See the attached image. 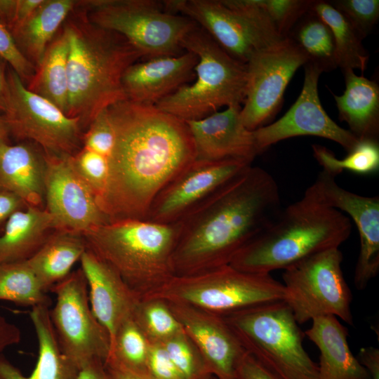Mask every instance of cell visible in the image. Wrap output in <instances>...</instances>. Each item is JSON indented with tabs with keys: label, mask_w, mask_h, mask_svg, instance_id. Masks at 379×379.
I'll use <instances>...</instances> for the list:
<instances>
[{
	"label": "cell",
	"mask_w": 379,
	"mask_h": 379,
	"mask_svg": "<svg viewBox=\"0 0 379 379\" xmlns=\"http://www.w3.org/2000/svg\"><path fill=\"white\" fill-rule=\"evenodd\" d=\"M115 142L98 204L109 222L145 220L162 188L196 159L186 121L128 99L107 107Z\"/></svg>",
	"instance_id": "obj_1"
},
{
	"label": "cell",
	"mask_w": 379,
	"mask_h": 379,
	"mask_svg": "<svg viewBox=\"0 0 379 379\" xmlns=\"http://www.w3.org/2000/svg\"><path fill=\"white\" fill-rule=\"evenodd\" d=\"M280 206L275 179L265 169L248 166L180 222L175 275L230 265L277 217Z\"/></svg>",
	"instance_id": "obj_2"
},
{
	"label": "cell",
	"mask_w": 379,
	"mask_h": 379,
	"mask_svg": "<svg viewBox=\"0 0 379 379\" xmlns=\"http://www.w3.org/2000/svg\"><path fill=\"white\" fill-rule=\"evenodd\" d=\"M350 219L323 203L309 187L295 202L241 248L230 265L239 270L270 274L313 254L338 248L350 235Z\"/></svg>",
	"instance_id": "obj_3"
},
{
	"label": "cell",
	"mask_w": 379,
	"mask_h": 379,
	"mask_svg": "<svg viewBox=\"0 0 379 379\" xmlns=\"http://www.w3.org/2000/svg\"><path fill=\"white\" fill-rule=\"evenodd\" d=\"M64 29L69 39L66 115L90 124L100 112L126 99L123 74L142 55L124 36L93 24L84 13Z\"/></svg>",
	"instance_id": "obj_4"
},
{
	"label": "cell",
	"mask_w": 379,
	"mask_h": 379,
	"mask_svg": "<svg viewBox=\"0 0 379 379\" xmlns=\"http://www.w3.org/2000/svg\"><path fill=\"white\" fill-rule=\"evenodd\" d=\"M180 223L123 219L81 234L87 248L112 267L140 297L175 276L173 255Z\"/></svg>",
	"instance_id": "obj_5"
},
{
	"label": "cell",
	"mask_w": 379,
	"mask_h": 379,
	"mask_svg": "<svg viewBox=\"0 0 379 379\" xmlns=\"http://www.w3.org/2000/svg\"><path fill=\"white\" fill-rule=\"evenodd\" d=\"M181 47L194 53L196 79L159 101L155 107L185 121L207 117L222 107L244 103L246 65L233 58L197 25Z\"/></svg>",
	"instance_id": "obj_6"
},
{
	"label": "cell",
	"mask_w": 379,
	"mask_h": 379,
	"mask_svg": "<svg viewBox=\"0 0 379 379\" xmlns=\"http://www.w3.org/2000/svg\"><path fill=\"white\" fill-rule=\"evenodd\" d=\"M222 317L245 350L281 379H319L318 365L305 350L303 333L284 300Z\"/></svg>",
	"instance_id": "obj_7"
},
{
	"label": "cell",
	"mask_w": 379,
	"mask_h": 379,
	"mask_svg": "<svg viewBox=\"0 0 379 379\" xmlns=\"http://www.w3.org/2000/svg\"><path fill=\"white\" fill-rule=\"evenodd\" d=\"M140 298L183 303L224 316L282 301L284 288L270 274L244 272L226 265L197 274L175 275Z\"/></svg>",
	"instance_id": "obj_8"
},
{
	"label": "cell",
	"mask_w": 379,
	"mask_h": 379,
	"mask_svg": "<svg viewBox=\"0 0 379 379\" xmlns=\"http://www.w3.org/2000/svg\"><path fill=\"white\" fill-rule=\"evenodd\" d=\"M93 24L124 36L147 59L182 53L181 42L197 24L155 0L79 1Z\"/></svg>",
	"instance_id": "obj_9"
},
{
	"label": "cell",
	"mask_w": 379,
	"mask_h": 379,
	"mask_svg": "<svg viewBox=\"0 0 379 379\" xmlns=\"http://www.w3.org/2000/svg\"><path fill=\"white\" fill-rule=\"evenodd\" d=\"M343 259L339 248H331L284 270V301L298 324L333 316L353 326L352 293L342 271Z\"/></svg>",
	"instance_id": "obj_10"
},
{
	"label": "cell",
	"mask_w": 379,
	"mask_h": 379,
	"mask_svg": "<svg viewBox=\"0 0 379 379\" xmlns=\"http://www.w3.org/2000/svg\"><path fill=\"white\" fill-rule=\"evenodd\" d=\"M56 301L50 317L62 352L79 368L89 360L107 359L110 338L91 308L86 278L80 269L50 291Z\"/></svg>",
	"instance_id": "obj_11"
},
{
	"label": "cell",
	"mask_w": 379,
	"mask_h": 379,
	"mask_svg": "<svg viewBox=\"0 0 379 379\" xmlns=\"http://www.w3.org/2000/svg\"><path fill=\"white\" fill-rule=\"evenodd\" d=\"M7 79L9 99L4 116L10 133L34 141L51 157L72 156L80 142V119L68 117L46 99L31 92L10 67Z\"/></svg>",
	"instance_id": "obj_12"
},
{
	"label": "cell",
	"mask_w": 379,
	"mask_h": 379,
	"mask_svg": "<svg viewBox=\"0 0 379 379\" xmlns=\"http://www.w3.org/2000/svg\"><path fill=\"white\" fill-rule=\"evenodd\" d=\"M307 57L288 37L255 53L246 65V86L240 117L244 126L255 131L278 112L284 91Z\"/></svg>",
	"instance_id": "obj_13"
},
{
	"label": "cell",
	"mask_w": 379,
	"mask_h": 379,
	"mask_svg": "<svg viewBox=\"0 0 379 379\" xmlns=\"http://www.w3.org/2000/svg\"><path fill=\"white\" fill-rule=\"evenodd\" d=\"M166 11L180 13L205 30L230 55L246 64L257 51L284 39L222 0H168Z\"/></svg>",
	"instance_id": "obj_14"
},
{
	"label": "cell",
	"mask_w": 379,
	"mask_h": 379,
	"mask_svg": "<svg viewBox=\"0 0 379 379\" xmlns=\"http://www.w3.org/2000/svg\"><path fill=\"white\" fill-rule=\"evenodd\" d=\"M251 165L236 160L195 159L157 194L145 220L161 224L181 222Z\"/></svg>",
	"instance_id": "obj_15"
},
{
	"label": "cell",
	"mask_w": 379,
	"mask_h": 379,
	"mask_svg": "<svg viewBox=\"0 0 379 379\" xmlns=\"http://www.w3.org/2000/svg\"><path fill=\"white\" fill-rule=\"evenodd\" d=\"M302 91L294 104L277 121L253 131L259 152L285 139L313 135L333 140L349 152L359 139L349 130L338 126L323 108L318 93L321 72L307 62Z\"/></svg>",
	"instance_id": "obj_16"
},
{
	"label": "cell",
	"mask_w": 379,
	"mask_h": 379,
	"mask_svg": "<svg viewBox=\"0 0 379 379\" xmlns=\"http://www.w3.org/2000/svg\"><path fill=\"white\" fill-rule=\"evenodd\" d=\"M46 211L60 230L84 233L107 223L97 198L76 172L72 156L46 158Z\"/></svg>",
	"instance_id": "obj_17"
},
{
	"label": "cell",
	"mask_w": 379,
	"mask_h": 379,
	"mask_svg": "<svg viewBox=\"0 0 379 379\" xmlns=\"http://www.w3.org/2000/svg\"><path fill=\"white\" fill-rule=\"evenodd\" d=\"M310 187L323 203L345 212L354 221L360 248L354 282L358 290L364 289L379 271L378 196L366 197L348 191L336 183L335 177L323 171Z\"/></svg>",
	"instance_id": "obj_18"
},
{
	"label": "cell",
	"mask_w": 379,
	"mask_h": 379,
	"mask_svg": "<svg viewBox=\"0 0 379 379\" xmlns=\"http://www.w3.org/2000/svg\"><path fill=\"white\" fill-rule=\"evenodd\" d=\"M167 303L210 373L215 379H237V367L246 350L224 318L186 304Z\"/></svg>",
	"instance_id": "obj_19"
},
{
	"label": "cell",
	"mask_w": 379,
	"mask_h": 379,
	"mask_svg": "<svg viewBox=\"0 0 379 379\" xmlns=\"http://www.w3.org/2000/svg\"><path fill=\"white\" fill-rule=\"evenodd\" d=\"M240 105L226 107L197 120L186 121L194 142L196 159L236 160L252 164L260 154L252 131L243 124Z\"/></svg>",
	"instance_id": "obj_20"
},
{
	"label": "cell",
	"mask_w": 379,
	"mask_h": 379,
	"mask_svg": "<svg viewBox=\"0 0 379 379\" xmlns=\"http://www.w3.org/2000/svg\"><path fill=\"white\" fill-rule=\"evenodd\" d=\"M80 262L91 308L107 331L111 343L120 325L133 316L140 297L112 267L88 248Z\"/></svg>",
	"instance_id": "obj_21"
},
{
	"label": "cell",
	"mask_w": 379,
	"mask_h": 379,
	"mask_svg": "<svg viewBox=\"0 0 379 379\" xmlns=\"http://www.w3.org/2000/svg\"><path fill=\"white\" fill-rule=\"evenodd\" d=\"M198 58L190 51L161 56L131 65L121 84L126 99L150 106L186 84L192 76Z\"/></svg>",
	"instance_id": "obj_22"
},
{
	"label": "cell",
	"mask_w": 379,
	"mask_h": 379,
	"mask_svg": "<svg viewBox=\"0 0 379 379\" xmlns=\"http://www.w3.org/2000/svg\"><path fill=\"white\" fill-rule=\"evenodd\" d=\"M305 332L319 351V379H370L349 346L348 332L338 318H314Z\"/></svg>",
	"instance_id": "obj_23"
},
{
	"label": "cell",
	"mask_w": 379,
	"mask_h": 379,
	"mask_svg": "<svg viewBox=\"0 0 379 379\" xmlns=\"http://www.w3.org/2000/svg\"><path fill=\"white\" fill-rule=\"evenodd\" d=\"M38 341V359L32 373L25 375L0 354V379H77L79 368L61 350L50 317L49 305L29 312Z\"/></svg>",
	"instance_id": "obj_24"
},
{
	"label": "cell",
	"mask_w": 379,
	"mask_h": 379,
	"mask_svg": "<svg viewBox=\"0 0 379 379\" xmlns=\"http://www.w3.org/2000/svg\"><path fill=\"white\" fill-rule=\"evenodd\" d=\"M46 158L25 144L0 147V185L29 206L45 199Z\"/></svg>",
	"instance_id": "obj_25"
},
{
	"label": "cell",
	"mask_w": 379,
	"mask_h": 379,
	"mask_svg": "<svg viewBox=\"0 0 379 379\" xmlns=\"http://www.w3.org/2000/svg\"><path fill=\"white\" fill-rule=\"evenodd\" d=\"M345 90L333 95L339 119L359 140H378L379 133V86L377 82L358 76L352 69L343 72Z\"/></svg>",
	"instance_id": "obj_26"
},
{
	"label": "cell",
	"mask_w": 379,
	"mask_h": 379,
	"mask_svg": "<svg viewBox=\"0 0 379 379\" xmlns=\"http://www.w3.org/2000/svg\"><path fill=\"white\" fill-rule=\"evenodd\" d=\"M53 228V218L46 209L29 206L25 211L14 212L0 236V264L28 260L46 241Z\"/></svg>",
	"instance_id": "obj_27"
},
{
	"label": "cell",
	"mask_w": 379,
	"mask_h": 379,
	"mask_svg": "<svg viewBox=\"0 0 379 379\" xmlns=\"http://www.w3.org/2000/svg\"><path fill=\"white\" fill-rule=\"evenodd\" d=\"M74 0H44L24 22L10 31L22 53L36 67L59 27L77 6ZM31 62V61H30Z\"/></svg>",
	"instance_id": "obj_28"
},
{
	"label": "cell",
	"mask_w": 379,
	"mask_h": 379,
	"mask_svg": "<svg viewBox=\"0 0 379 379\" xmlns=\"http://www.w3.org/2000/svg\"><path fill=\"white\" fill-rule=\"evenodd\" d=\"M87 249L81 233L59 230L51 234L27 262L46 292L71 273Z\"/></svg>",
	"instance_id": "obj_29"
},
{
	"label": "cell",
	"mask_w": 379,
	"mask_h": 379,
	"mask_svg": "<svg viewBox=\"0 0 379 379\" xmlns=\"http://www.w3.org/2000/svg\"><path fill=\"white\" fill-rule=\"evenodd\" d=\"M69 39L65 30L46 48L44 58L26 87L46 99L65 114L67 108Z\"/></svg>",
	"instance_id": "obj_30"
},
{
	"label": "cell",
	"mask_w": 379,
	"mask_h": 379,
	"mask_svg": "<svg viewBox=\"0 0 379 379\" xmlns=\"http://www.w3.org/2000/svg\"><path fill=\"white\" fill-rule=\"evenodd\" d=\"M321 73L338 67L335 42L328 25L311 8L291 28L288 36Z\"/></svg>",
	"instance_id": "obj_31"
},
{
	"label": "cell",
	"mask_w": 379,
	"mask_h": 379,
	"mask_svg": "<svg viewBox=\"0 0 379 379\" xmlns=\"http://www.w3.org/2000/svg\"><path fill=\"white\" fill-rule=\"evenodd\" d=\"M311 10L315 12L330 27L335 42L338 67L343 72L366 69L368 53L362 44V39L328 1H312Z\"/></svg>",
	"instance_id": "obj_32"
},
{
	"label": "cell",
	"mask_w": 379,
	"mask_h": 379,
	"mask_svg": "<svg viewBox=\"0 0 379 379\" xmlns=\"http://www.w3.org/2000/svg\"><path fill=\"white\" fill-rule=\"evenodd\" d=\"M0 300L31 308L51 304L27 260L0 264Z\"/></svg>",
	"instance_id": "obj_33"
},
{
	"label": "cell",
	"mask_w": 379,
	"mask_h": 379,
	"mask_svg": "<svg viewBox=\"0 0 379 379\" xmlns=\"http://www.w3.org/2000/svg\"><path fill=\"white\" fill-rule=\"evenodd\" d=\"M149 345L150 341L133 316L117 329L105 361L112 360L130 371L148 375L147 361Z\"/></svg>",
	"instance_id": "obj_34"
},
{
	"label": "cell",
	"mask_w": 379,
	"mask_h": 379,
	"mask_svg": "<svg viewBox=\"0 0 379 379\" xmlns=\"http://www.w3.org/2000/svg\"><path fill=\"white\" fill-rule=\"evenodd\" d=\"M313 155L323 168V171L335 177L343 171L357 174H371L379 169V145L378 140H361L348 152L343 159L336 158L326 147L313 145Z\"/></svg>",
	"instance_id": "obj_35"
},
{
	"label": "cell",
	"mask_w": 379,
	"mask_h": 379,
	"mask_svg": "<svg viewBox=\"0 0 379 379\" xmlns=\"http://www.w3.org/2000/svg\"><path fill=\"white\" fill-rule=\"evenodd\" d=\"M133 317L150 342H163L182 331L168 304L161 299L140 298Z\"/></svg>",
	"instance_id": "obj_36"
},
{
	"label": "cell",
	"mask_w": 379,
	"mask_h": 379,
	"mask_svg": "<svg viewBox=\"0 0 379 379\" xmlns=\"http://www.w3.org/2000/svg\"><path fill=\"white\" fill-rule=\"evenodd\" d=\"M161 343L184 379H215L185 331Z\"/></svg>",
	"instance_id": "obj_37"
},
{
	"label": "cell",
	"mask_w": 379,
	"mask_h": 379,
	"mask_svg": "<svg viewBox=\"0 0 379 379\" xmlns=\"http://www.w3.org/2000/svg\"><path fill=\"white\" fill-rule=\"evenodd\" d=\"M263 17L282 38L311 7L310 0H255Z\"/></svg>",
	"instance_id": "obj_38"
},
{
	"label": "cell",
	"mask_w": 379,
	"mask_h": 379,
	"mask_svg": "<svg viewBox=\"0 0 379 379\" xmlns=\"http://www.w3.org/2000/svg\"><path fill=\"white\" fill-rule=\"evenodd\" d=\"M72 161L76 172L91 190L98 201L108 182V159L84 147L76 155L72 156Z\"/></svg>",
	"instance_id": "obj_39"
},
{
	"label": "cell",
	"mask_w": 379,
	"mask_h": 379,
	"mask_svg": "<svg viewBox=\"0 0 379 379\" xmlns=\"http://www.w3.org/2000/svg\"><path fill=\"white\" fill-rule=\"evenodd\" d=\"M328 2L344 16L362 39L371 33L378 20V0H333Z\"/></svg>",
	"instance_id": "obj_40"
},
{
	"label": "cell",
	"mask_w": 379,
	"mask_h": 379,
	"mask_svg": "<svg viewBox=\"0 0 379 379\" xmlns=\"http://www.w3.org/2000/svg\"><path fill=\"white\" fill-rule=\"evenodd\" d=\"M83 140L84 148L109 158L114 148L115 133L107 108L100 112L91 121Z\"/></svg>",
	"instance_id": "obj_41"
},
{
	"label": "cell",
	"mask_w": 379,
	"mask_h": 379,
	"mask_svg": "<svg viewBox=\"0 0 379 379\" xmlns=\"http://www.w3.org/2000/svg\"><path fill=\"white\" fill-rule=\"evenodd\" d=\"M0 58L5 61L20 77L28 82L34 76L36 69L34 65L22 53L12 33L0 20Z\"/></svg>",
	"instance_id": "obj_42"
},
{
	"label": "cell",
	"mask_w": 379,
	"mask_h": 379,
	"mask_svg": "<svg viewBox=\"0 0 379 379\" xmlns=\"http://www.w3.org/2000/svg\"><path fill=\"white\" fill-rule=\"evenodd\" d=\"M147 371L153 379H184L159 342H150Z\"/></svg>",
	"instance_id": "obj_43"
},
{
	"label": "cell",
	"mask_w": 379,
	"mask_h": 379,
	"mask_svg": "<svg viewBox=\"0 0 379 379\" xmlns=\"http://www.w3.org/2000/svg\"><path fill=\"white\" fill-rule=\"evenodd\" d=\"M237 379H281L248 352H245L237 367Z\"/></svg>",
	"instance_id": "obj_44"
},
{
	"label": "cell",
	"mask_w": 379,
	"mask_h": 379,
	"mask_svg": "<svg viewBox=\"0 0 379 379\" xmlns=\"http://www.w3.org/2000/svg\"><path fill=\"white\" fill-rule=\"evenodd\" d=\"M21 338L20 328L0 313V354L6 348L20 343Z\"/></svg>",
	"instance_id": "obj_45"
},
{
	"label": "cell",
	"mask_w": 379,
	"mask_h": 379,
	"mask_svg": "<svg viewBox=\"0 0 379 379\" xmlns=\"http://www.w3.org/2000/svg\"><path fill=\"white\" fill-rule=\"evenodd\" d=\"M357 359L366 369L370 379H379V349L375 347H361Z\"/></svg>",
	"instance_id": "obj_46"
},
{
	"label": "cell",
	"mask_w": 379,
	"mask_h": 379,
	"mask_svg": "<svg viewBox=\"0 0 379 379\" xmlns=\"http://www.w3.org/2000/svg\"><path fill=\"white\" fill-rule=\"evenodd\" d=\"M77 379H113L105 366L104 361L94 358L79 369Z\"/></svg>",
	"instance_id": "obj_47"
},
{
	"label": "cell",
	"mask_w": 379,
	"mask_h": 379,
	"mask_svg": "<svg viewBox=\"0 0 379 379\" xmlns=\"http://www.w3.org/2000/svg\"><path fill=\"white\" fill-rule=\"evenodd\" d=\"M22 200L15 194L4 191L0 192V221L8 218L22 203Z\"/></svg>",
	"instance_id": "obj_48"
},
{
	"label": "cell",
	"mask_w": 379,
	"mask_h": 379,
	"mask_svg": "<svg viewBox=\"0 0 379 379\" xmlns=\"http://www.w3.org/2000/svg\"><path fill=\"white\" fill-rule=\"evenodd\" d=\"M105 364L113 379H153L149 375L130 371L112 360L105 361Z\"/></svg>",
	"instance_id": "obj_49"
},
{
	"label": "cell",
	"mask_w": 379,
	"mask_h": 379,
	"mask_svg": "<svg viewBox=\"0 0 379 379\" xmlns=\"http://www.w3.org/2000/svg\"><path fill=\"white\" fill-rule=\"evenodd\" d=\"M44 0H18L13 24L10 30L15 26L27 19L43 2Z\"/></svg>",
	"instance_id": "obj_50"
},
{
	"label": "cell",
	"mask_w": 379,
	"mask_h": 379,
	"mask_svg": "<svg viewBox=\"0 0 379 379\" xmlns=\"http://www.w3.org/2000/svg\"><path fill=\"white\" fill-rule=\"evenodd\" d=\"M6 62L0 58V113L4 114L9 99Z\"/></svg>",
	"instance_id": "obj_51"
},
{
	"label": "cell",
	"mask_w": 379,
	"mask_h": 379,
	"mask_svg": "<svg viewBox=\"0 0 379 379\" xmlns=\"http://www.w3.org/2000/svg\"><path fill=\"white\" fill-rule=\"evenodd\" d=\"M18 0H0V20L11 28L15 15Z\"/></svg>",
	"instance_id": "obj_52"
},
{
	"label": "cell",
	"mask_w": 379,
	"mask_h": 379,
	"mask_svg": "<svg viewBox=\"0 0 379 379\" xmlns=\"http://www.w3.org/2000/svg\"><path fill=\"white\" fill-rule=\"evenodd\" d=\"M9 128L4 114L0 115V147L8 143Z\"/></svg>",
	"instance_id": "obj_53"
}]
</instances>
